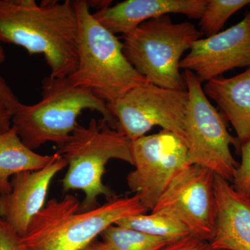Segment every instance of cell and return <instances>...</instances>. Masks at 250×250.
Returning <instances> with one entry per match:
<instances>
[{"label":"cell","mask_w":250,"mask_h":250,"mask_svg":"<svg viewBox=\"0 0 250 250\" xmlns=\"http://www.w3.org/2000/svg\"><path fill=\"white\" fill-rule=\"evenodd\" d=\"M183 75L188 93L185 117L188 162L232 182L238 164L230 148L240 147L239 142L229 132L226 119L211 104L195 74L184 70Z\"/></svg>","instance_id":"cell-7"},{"label":"cell","mask_w":250,"mask_h":250,"mask_svg":"<svg viewBox=\"0 0 250 250\" xmlns=\"http://www.w3.org/2000/svg\"><path fill=\"white\" fill-rule=\"evenodd\" d=\"M81 205L70 194L62 200H49L22 237L26 249L82 250L108 227L148 210L135 195L111 199L90 210H81Z\"/></svg>","instance_id":"cell-2"},{"label":"cell","mask_w":250,"mask_h":250,"mask_svg":"<svg viewBox=\"0 0 250 250\" xmlns=\"http://www.w3.org/2000/svg\"><path fill=\"white\" fill-rule=\"evenodd\" d=\"M82 250H106L105 248L104 245L103 244V242L98 241V240H95V241L90 243L88 246L85 247Z\"/></svg>","instance_id":"cell-25"},{"label":"cell","mask_w":250,"mask_h":250,"mask_svg":"<svg viewBox=\"0 0 250 250\" xmlns=\"http://www.w3.org/2000/svg\"><path fill=\"white\" fill-rule=\"evenodd\" d=\"M203 36L192 23H174L166 15L149 20L123 35L122 43L128 62L149 83L187 91L180 62L184 54Z\"/></svg>","instance_id":"cell-6"},{"label":"cell","mask_w":250,"mask_h":250,"mask_svg":"<svg viewBox=\"0 0 250 250\" xmlns=\"http://www.w3.org/2000/svg\"><path fill=\"white\" fill-rule=\"evenodd\" d=\"M67 166L65 159L57 152L53 160L43 168L12 177L11 191L0 195V218L20 236H24L33 219L45 207L52 179Z\"/></svg>","instance_id":"cell-12"},{"label":"cell","mask_w":250,"mask_h":250,"mask_svg":"<svg viewBox=\"0 0 250 250\" xmlns=\"http://www.w3.org/2000/svg\"><path fill=\"white\" fill-rule=\"evenodd\" d=\"M250 67V11L232 27L195 41L180 62V68L193 72L202 83Z\"/></svg>","instance_id":"cell-11"},{"label":"cell","mask_w":250,"mask_h":250,"mask_svg":"<svg viewBox=\"0 0 250 250\" xmlns=\"http://www.w3.org/2000/svg\"><path fill=\"white\" fill-rule=\"evenodd\" d=\"M131 143L126 136L102 119L90 120L88 126L77 124L57 153L66 161L68 169L62 184L64 191L80 190L85 198L81 210L98 207L99 196L113 199L114 194L103 177L108 161L118 159L134 166Z\"/></svg>","instance_id":"cell-5"},{"label":"cell","mask_w":250,"mask_h":250,"mask_svg":"<svg viewBox=\"0 0 250 250\" xmlns=\"http://www.w3.org/2000/svg\"><path fill=\"white\" fill-rule=\"evenodd\" d=\"M207 0H126L97 11L93 16L113 34L123 35L149 20L170 14L200 19Z\"/></svg>","instance_id":"cell-13"},{"label":"cell","mask_w":250,"mask_h":250,"mask_svg":"<svg viewBox=\"0 0 250 250\" xmlns=\"http://www.w3.org/2000/svg\"><path fill=\"white\" fill-rule=\"evenodd\" d=\"M0 99L7 105L12 113H14L16 107L21 103L1 77H0Z\"/></svg>","instance_id":"cell-23"},{"label":"cell","mask_w":250,"mask_h":250,"mask_svg":"<svg viewBox=\"0 0 250 250\" xmlns=\"http://www.w3.org/2000/svg\"><path fill=\"white\" fill-rule=\"evenodd\" d=\"M0 250H27L22 237L11 225L0 218Z\"/></svg>","instance_id":"cell-21"},{"label":"cell","mask_w":250,"mask_h":250,"mask_svg":"<svg viewBox=\"0 0 250 250\" xmlns=\"http://www.w3.org/2000/svg\"><path fill=\"white\" fill-rule=\"evenodd\" d=\"M204 91L218 105L236 131L240 146L250 138V67L236 76L220 77L205 83Z\"/></svg>","instance_id":"cell-15"},{"label":"cell","mask_w":250,"mask_h":250,"mask_svg":"<svg viewBox=\"0 0 250 250\" xmlns=\"http://www.w3.org/2000/svg\"><path fill=\"white\" fill-rule=\"evenodd\" d=\"M103 115L113 129L118 125L106 103L91 90L72 84L67 77H45L42 82V98L34 105L20 103L12 116V126L23 143L32 150L50 142L62 147L73 132L77 118L83 110Z\"/></svg>","instance_id":"cell-4"},{"label":"cell","mask_w":250,"mask_h":250,"mask_svg":"<svg viewBox=\"0 0 250 250\" xmlns=\"http://www.w3.org/2000/svg\"><path fill=\"white\" fill-rule=\"evenodd\" d=\"M250 4V0H207L199 23L200 30L207 37L218 34L229 18Z\"/></svg>","instance_id":"cell-19"},{"label":"cell","mask_w":250,"mask_h":250,"mask_svg":"<svg viewBox=\"0 0 250 250\" xmlns=\"http://www.w3.org/2000/svg\"><path fill=\"white\" fill-rule=\"evenodd\" d=\"M213 250H250V197L243 196L228 180L215 175Z\"/></svg>","instance_id":"cell-14"},{"label":"cell","mask_w":250,"mask_h":250,"mask_svg":"<svg viewBox=\"0 0 250 250\" xmlns=\"http://www.w3.org/2000/svg\"><path fill=\"white\" fill-rule=\"evenodd\" d=\"M215 177L201 166H188L171 182L151 211L175 219L192 236L210 243L215 233Z\"/></svg>","instance_id":"cell-10"},{"label":"cell","mask_w":250,"mask_h":250,"mask_svg":"<svg viewBox=\"0 0 250 250\" xmlns=\"http://www.w3.org/2000/svg\"><path fill=\"white\" fill-rule=\"evenodd\" d=\"M0 42L42 54L51 77L65 78L78 62L79 22L74 1L0 0Z\"/></svg>","instance_id":"cell-1"},{"label":"cell","mask_w":250,"mask_h":250,"mask_svg":"<svg viewBox=\"0 0 250 250\" xmlns=\"http://www.w3.org/2000/svg\"><path fill=\"white\" fill-rule=\"evenodd\" d=\"M106 250H159L169 241L113 225L101 233Z\"/></svg>","instance_id":"cell-18"},{"label":"cell","mask_w":250,"mask_h":250,"mask_svg":"<svg viewBox=\"0 0 250 250\" xmlns=\"http://www.w3.org/2000/svg\"><path fill=\"white\" fill-rule=\"evenodd\" d=\"M115 225L173 241L190 235L187 229L175 219L161 213L133 215L117 222Z\"/></svg>","instance_id":"cell-17"},{"label":"cell","mask_w":250,"mask_h":250,"mask_svg":"<svg viewBox=\"0 0 250 250\" xmlns=\"http://www.w3.org/2000/svg\"><path fill=\"white\" fill-rule=\"evenodd\" d=\"M12 112L0 99V135L7 132L12 127Z\"/></svg>","instance_id":"cell-24"},{"label":"cell","mask_w":250,"mask_h":250,"mask_svg":"<svg viewBox=\"0 0 250 250\" xmlns=\"http://www.w3.org/2000/svg\"><path fill=\"white\" fill-rule=\"evenodd\" d=\"M240 148L241 162L233 174V187L243 196L250 197V138Z\"/></svg>","instance_id":"cell-20"},{"label":"cell","mask_w":250,"mask_h":250,"mask_svg":"<svg viewBox=\"0 0 250 250\" xmlns=\"http://www.w3.org/2000/svg\"><path fill=\"white\" fill-rule=\"evenodd\" d=\"M250 7V4H249Z\"/></svg>","instance_id":"cell-27"},{"label":"cell","mask_w":250,"mask_h":250,"mask_svg":"<svg viewBox=\"0 0 250 250\" xmlns=\"http://www.w3.org/2000/svg\"><path fill=\"white\" fill-rule=\"evenodd\" d=\"M188 100V91L147 83L135 87L106 106L117 122L118 131L131 141L146 136L154 126H161L186 143Z\"/></svg>","instance_id":"cell-8"},{"label":"cell","mask_w":250,"mask_h":250,"mask_svg":"<svg viewBox=\"0 0 250 250\" xmlns=\"http://www.w3.org/2000/svg\"><path fill=\"white\" fill-rule=\"evenodd\" d=\"M134 170L126 177L130 190L148 210L171 182L189 165L188 148L183 140L166 130L131 141Z\"/></svg>","instance_id":"cell-9"},{"label":"cell","mask_w":250,"mask_h":250,"mask_svg":"<svg viewBox=\"0 0 250 250\" xmlns=\"http://www.w3.org/2000/svg\"><path fill=\"white\" fill-rule=\"evenodd\" d=\"M79 22L78 62L67 77L75 86L83 87L106 104L129 90L149 83L128 62L123 43L99 23L85 0H75Z\"/></svg>","instance_id":"cell-3"},{"label":"cell","mask_w":250,"mask_h":250,"mask_svg":"<svg viewBox=\"0 0 250 250\" xmlns=\"http://www.w3.org/2000/svg\"><path fill=\"white\" fill-rule=\"evenodd\" d=\"M52 155H41L27 147L14 127L0 135V195L11 191L10 178L21 172L41 170L53 160Z\"/></svg>","instance_id":"cell-16"},{"label":"cell","mask_w":250,"mask_h":250,"mask_svg":"<svg viewBox=\"0 0 250 250\" xmlns=\"http://www.w3.org/2000/svg\"><path fill=\"white\" fill-rule=\"evenodd\" d=\"M5 60V54L4 51H3L2 48H1V46H0V65L3 62H4Z\"/></svg>","instance_id":"cell-26"},{"label":"cell","mask_w":250,"mask_h":250,"mask_svg":"<svg viewBox=\"0 0 250 250\" xmlns=\"http://www.w3.org/2000/svg\"><path fill=\"white\" fill-rule=\"evenodd\" d=\"M159 250H213L209 242L188 235L167 243Z\"/></svg>","instance_id":"cell-22"}]
</instances>
